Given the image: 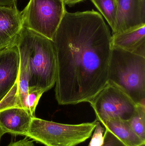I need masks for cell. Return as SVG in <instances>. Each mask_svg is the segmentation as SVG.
<instances>
[{
  "instance_id": "cell-1",
  "label": "cell",
  "mask_w": 145,
  "mask_h": 146,
  "mask_svg": "<svg viewBox=\"0 0 145 146\" xmlns=\"http://www.w3.org/2000/svg\"><path fill=\"white\" fill-rule=\"evenodd\" d=\"M112 35L100 13L66 11L52 40L60 105L89 102L107 84Z\"/></svg>"
},
{
  "instance_id": "cell-2",
  "label": "cell",
  "mask_w": 145,
  "mask_h": 146,
  "mask_svg": "<svg viewBox=\"0 0 145 146\" xmlns=\"http://www.w3.org/2000/svg\"><path fill=\"white\" fill-rule=\"evenodd\" d=\"M14 45L26 65L30 91L45 92L50 90L55 84L57 76L52 40L23 27Z\"/></svg>"
},
{
  "instance_id": "cell-3",
  "label": "cell",
  "mask_w": 145,
  "mask_h": 146,
  "mask_svg": "<svg viewBox=\"0 0 145 146\" xmlns=\"http://www.w3.org/2000/svg\"><path fill=\"white\" fill-rule=\"evenodd\" d=\"M107 83L121 89L136 104L145 106V57L112 48Z\"/></svg>"
},
{
  "instance_id": "cell-4",
  "label": "cell",
  "mask_w": 145,
  "mask_h": 146,
  "mask_svg": "<svg viewBox=\"0 0 145 146\" xmlns=\"http://www.w3.org/2000/svg\"><path fill=\"white\" fill-rule=\"evenodd\" d=\"M96 122L62 124L35 117L27 137L46 146H76L91 137Z\"/></svg>"
},
{
  "instance_id": "cell-5",
  "label": "cell",
  "mask_w": 145,
  "mask_h": 146,
  "mask_svg": "<svg viewBox=\"0 0 145 146\" xmlns=\"http://www.w3.org/2000/svg\"><path fill=\"white\" fill-rule=\"evenodd\" d=\"M66 10L62 0H30L21 12L23 27L52 40Z\"/></svg>"
},
{
  "instance_id": "cell-6",
  "label": "cell",
  "mask_w": 145,
  "mask_h": 146,
  "mask_svg": "<svg viewBox=\"0 0 145 146\" xmlns=\"http://www.w3.org/2000/svg\"><path fill=\"white\" fill-rule=\"evenodd\" d=\"M89 103L95 111V120L100 122L113 119L128 121L137 107L123 91L108 83Z\"/></svg>"
},
{
  "instance_id": "cell-7",
  "label": "cell",
  "mask_w": 145,
  "mask_h": 146,
  "mask_svg": "<svg viewBox=\"0 0 145 146\" xmlns=\"http://www.w3.org/2000/svg\"><path fill=\"white\" fill-rule=\"evenodd\" d=\"M20 65L19 52L16 45L0 50V103L16 83Z\"/></svg>"
},
{
  "instance_id": "cell-8",
  "label": "cell",
  "mask_w": 145,
  "mask_h": 146,
  "mask_svg": "<svg viewBox=\"0 0 145 146\" xmlns=\"http://www.w3.org/2000/svg\"><path fill=\"white\" fill-rule=\"evenodd\" d=\"M117 10L114 33L145 23V0H116Z\"/></svg>"
},
{
  "instance_id": "cell-9",
  "label": "cell",
  "mask_w": 145,
  "mask_h": 146,
  "mask_svg": "<svg viewBox=\"0 0 145 146\" xmlns=\"http://www.w3.org/2000/svg\"><path fill=\"white\" fill-rule=\"evenodd\" d=\"M23 27L21 12L18 8L0 7V50L14 45Z\"/></svg>"
},
{
  "instance_id": "cell-10",
  "label": "cell",
  "mask_w": 145,
  "mask_h": 146,
  "mask_svg": "<svg viewBox=\"0 0 145 146\" xmlns=\"http://www.w3.org/2000/svg\"><path fill=\"white\" fill-rule=\"evenodd\" d=\"M112 48L145 57V23L112 35Z\"/></svg>"
},
{
  "instance_id": "cell-11",
  "label": "cell",
  "mask_w": 145,
  "mask_h": 146,
  "mask_svg": "<svg viewBox=\"0 0 145 146\" xmlns=\"http://www.w3.org/2000/svg\"><path fill=\"white\" fill-rule=\"evenodd\" d=\"M35 117L23 108H9L0 111V127L5 133L27 136Z\"/></svg>"
},
{
  "instance_id": "cell-12",
  "label": "cell",
  "mask_w": 145,
  "mask_h": 146,
  "mask_svg": "<svg viewBox=\"0 0 145 146\" xmlns=\"http://www.w3.org/2000/svg\"><path fill=\"white\" fill-rule=\"evenodd\" d=\"M20 57L18 77L14 86L0 103V111L11 108H23L27 110V101L30 90L27 68L24 60Z\"/></svg>"
},
{
  "instance_id": "cell-13",
  "label": "cell",
  "mask_w": 145,
  "mask_h": 146,
  "mask_svg": "<svg viewBox=\"0 0 145 146\" xmlns=\"http://www.w3.org/2000/svg\"><path fill=\"white\" fill-rule=\"evenodd\" d=\"M100 123L127 146H138L145 142L135 133L128 121L113 119Z\"/></svg>"
},
{
  "instance_id": "cell-14",
  "label": "cell",
  "mask_w": 145,
  "mask_h": 146,
  "mask_svg": "<svg viewBox=\"0 0 145 146\" xmlns=\"http://www.w3.org/2000/svg\"><path fill=\"white\" fill-rule=\"evenodd\" d=\"M104 16L111 27L112 33L115 31L117 15L116 0H90Z\"/></svg>"
},
{
  "instance_id": "cell-15",
  "label": "cell",
  "mask_w": 145,
  "mask_h": 146,
  "mask_svg": "<svg viewBox=\"0 0 145 146\" xmlns=\"http://www.w3.org/2000/svg\"><path fill=\"white\" fill-rule=\"evenodd\" d=\"M128 122L135 133L145 142V106L137 105L135 113Z\"/></svg>"
},
{
  "instance_id": "cell-16",
  "label": "cell",
  "mask_w": 145,
  "mask_h": 146,
  "mask_svg": "<svg viewBox=\"0 0 145 146\" xmlns=\"http://www.w3.org/2000/svg\"><path fill=\"white\" fill-rule=\"evenodd\" d=\"M44 92L40 90L30 91L27 99V110L33 116H35V111L40 98Z\"/></svg>"
},
{
  "instance_id": "cell-17",
  "label": "cell",
  "mask_w": 145,
  "mask_h": 146,
  "mask_svg": "<svg viewBox=\"0 0 145 146\" xmlns=\"http://www.w3.org/2000/svg\"><path fill=\"white\" fill-rule=\"evenodd\" d=\"M94 130V133L88 146H101L104 142L103 133L104 132V128L101 126L100 122L96 121Z\"/></svg>"
},
{
  "instance_id": "cell-18",
  "label": "cell",
  "mask_w": 145,
  "mask_h": 146,
  "mask_svg": "<svg viewBox=\"0 0 145 146\" xmlns=\"http://www.w3.org/2000/svg\"><path fill=\"white\" fill-rule=\"evenodd\" d=\"M101 146H127L111 132L106 129L104 142Z\"/></svg>"
},
{
  "instance_id": "cell-19",
  "label": "cell",
  "mask_w": 145,
  "mask_h": 146,
  "mask_svg": "<svg viewBox=\"0 0 145 146\" xmlns=\"http://www.w3.org/2000/svg\"><path fill=\"white\" fill-rule=\"evenodd\" d=\"M0 7L17 8V0H0Z\"/></svg>"
},
{
  "instance_id": "cell-20",
  "label": "cell",
  "mask_w": 145,
  "mask_h": 146,
  "mask_svg": "<svg viewBox=\"0 0 145 146\" xmlns=\"http://www.w3.org/2000/svg\"><path fill=\"white\" fill-rule=\"evenodd\" d=\"M8 146H35V145L32 141H29L27 139H25L17 142L11 143Z\"/></svg>"
},
{
  "instance_id": "cell-21",
  "label": "cell",
  "mask_w": 145,
  "mask_h": 146,
  "mask_svg": "<svg viewBox=\"0 0 145 146\" xmlns=\"http://www.w3.org/2000/svg\"><path fill=\"white\" fill-rule=\"evenodd\" d=\"M62 1H63L66 6L67 5L70 7H72L75 6L77 3L83 1L84 0H62Z\"/></svg>"
},
{
  "instance_id": "cell-22",
  "label": "cell",
  "mask_w": 145,
  "mask_h": 146,
  "mask_svg": "<svg viewBox=\"0 0 145 146\" xmlns=\"http://www.w3.org/2000/svg\"><path fill=\"white\" fill-rule=\"evenodd\" d=\"M5 133L3 132V130L1 128V127H0V141H1V138L2 136L3 135L5 134Z\"/></svg>"
},
{
  "instance_id": "cell-23",
  "label": "cell",
  "mask_w": 145,
  "mask_h": 146,
  "mask_svg": "<svg viewBox=\"0 0 145 146\" xmlns=\"http://www.w3.org/2000/svg\"><path fill=\"white\" fill-rule=\"evenodd\" d=\"M138 146H145V142L142 143V144H140V145Z\"/></svg>"
}]
</instances>
